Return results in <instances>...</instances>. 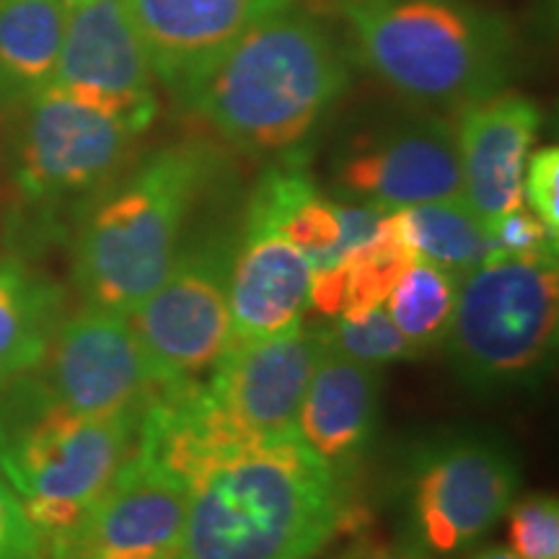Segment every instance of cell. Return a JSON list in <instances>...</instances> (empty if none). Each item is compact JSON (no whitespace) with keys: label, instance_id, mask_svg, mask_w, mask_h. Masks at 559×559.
<instances>
[{"label":"cell","instance_id":"7","mask_svg":"<svg viewBox=\"0 0 559 559\" xmlns=\"http://www.w3.org/2000/svg\"><path fill=\"white\" fill-rule=\"evenodd\" d=\"M557 330V262H487L461 277L443 347L466 389L513 394L547 379Z\"/></svg>","mask_w":559,"mask_h":559},{"label":"cell","instance_id":"24","mask_svg":"<svg viewBox=\"0 0 559 559\" xmlns=\"http://www.w3.org/2000/svg\"><path fill=\"white\" fill-rule=\"evenodd\" d=\"M324 347L342 358L360 362L368 368H386L402 360H415L419 353L402 337L389 313L379 309H370L358 317L330 319V324L319 330Z\"/></svg>","mask_w":559,"mask_h":559},{"label":"cell","instance_id":"30","mask_svg":"<svg viewBox=\"0 0 559 559\" xmlns=\"http://www.w3.org/2000/svg\"><path fill=\"white\" fill-rule=\"evenodd\" d=\"M474 559H521V557H515L513 551H510V549H498V547H492V549L479 551V555L474 557Z\"/></svg>","mask_w":559,"mask_h":559},{"label":"cell","instance_id":"28","mask_svg":"<svg viewBox=\"0 0 559 559\" xmlns=\"http://www.w3.org/2000/svg\"><path fill=\"white\" fill-rule=\"evenodd\" d=\"M0 559H45L41 539L3 474H0Z\"/></svg>","mask_w":559,"mask_h":559},{"label":"cell","instance_id":"26","mask_svg":"<svg viewBox=\"0 0 559 559\" xmlns=\"http://www.w3.org/2000/svg\"><path fill=\"white\" fill-rule=\"evenodd\" d=\"M489 236V262H557V234L526 207H515L500 218Z\"/></svg>","mask_w":559,"mask_h":559},{"label":"cell","instance_id":"5","mask_svg":"<svg viewBox=\"0 0 559 559\" xmlns=\"http://www.w3.org/2000/svg\"><path fill=\"white\" fill-rule=\"evenodd\" d=\"M138 425L79 415L34 370L0 391V474L41 547L75 526L128 464Z\"/></svg>","mask_w":559,"mask_h":559},{"label":"cell","instance_id":"3","mask_svg":"<svg viewBox=\"0 0 559 559\" xmlns=\"http://www.w3.org/2000/svg\"><path fill=\"white\" fill-rule=\"evenodd\" d=\"M221 171V153L205 140L160 145L124 166L68 236L70 277L83 304L135 309L171 270Z\"/></svg>","mask_w":559,"mask_h":559},{"label":"cell","instance_id":"18","mask_svg":"<svg viewBox=\"0 0 559 559\" xmlns=\"http://www.w3.org/2000/svg\"><path fill=\"white\" fill-rule=\"evenodd\" d=\"M247 210L283 230L309 257L313 272L342 257L345 202L326 198L300 160H275L257 181Z\"/></svg>","mask_w":559,"mask_h":559},{"label":"cell","instance_id":"19","mask_svg":"<svg viewBox=\"0 0 559 559\" xmlns=\"http://www.w3.org/2000/svg\"><path fill=\"white\" fill-rule=\"evenodd\" d=\"M415 260L400 215L391 210L360 247L349 249L330 267L313 272L311 306L326 319L358 317L379 309Z\"/></svg>","mask_w":559,"mask_h":559},{"label":"cell","instance_id":"13","mask_svg":"<svg viewBox=\"0 0 559 559\" xmlns=\"http://www.w3.org/2000/svg\"><path fill=\"white\" fill-rule=\"evenodd\" d=\"M156 73L124 0L70 5L52 86L122 117L140 132L156 122Z\"/></svg>","mask_w":559,"mask_h":559},{"label":"cell","instance_id":"11","mask_svg":"<svg viewBox=\"0 0 559 559\" xmlns=\"http://www.w3.org/2000/svg\"><path fill=\"white\" fill-rule=\"evenodd\" d=\"M34 373L86 417L140 423L160 391L128 317L88 304L66 313Z\"/></svg>","mask_w":559,"mask_h":559},{"label":"cell","instance_id":"23","mask_svg":"<svg viewBox=\"0 0 559 559\" xmlns=\"http://www.w3.org/2000/svg\"><path fill=\"white\" fill-rule=\"evenodd\" d=\"M461 277L415 260L383 300V311L419 355L443 347L456 311Z\"/></svg>","mask_w":559,"mask_h":559},{"label":"cell","instance_id":"9","mask_svg":"<svg viewBox=\"0 0 559 559\" xmlns=\"http://www.w3.org/2000/svg\"><path fill=\"white\" fill-rule=\"evenodd\" d=\"M519 461L506 443L474 432L419 445L404 466V544L430 557L477 544L513 506Z\"/></svg>","mask_w":559,"mask_h":559},{"label":"cell","instance_id":"22","mask_svg":"<svg viewBox=\"0 0 559 559\" xmlns=\"http://www.w3.org/2000/svg\"><path fill=\"white\" fill-rule=\"evenodd\" d=\"M417 260L464 277L489 262V236L464 198L396 210Z\"/></svg>","mask_w":559,"mask_h":559},{"label":"cell","instance_id":"8","mask_svg":"<svg viewBox=\"0 0 559 559\" xmlns=\"http://www.w3.org/2000/svg\"><path fill=\"white\" fill-rule=\"evenodd\" d=\"M239 223L215 221L181 243L166 277L128 317L158 389L205 381L228 347V288Z\"/></svg>","mask_w":559,"mask_h":559},{"label":"cell","instance_id":"10","mask_svg":"<svg viewBox=\"0 0 559 559\" xmlns=\"http://www.w3.org/2000/svg\"><path fill=\"white\" fill-rule=\"evenodd\" d=\"M332 185L342 200L383 213L456 200V128L430 109L368 124L340 145L332 160Z\"/></svg>","mask_w":559,"mask_h":559},{"label":"cell","instance_id":"1","mask_svg":"<svg viewBox=\"0 0 559 559\" xmlns=\"http://www.w3.org/2000/svg\"><path fill=\"white\" fill-rule=\"evenodd\" d=\"M355 521L342 479L290 432L202 461L177 559H313Z\"/></svg>","mask_w":559,"mask_h":559},{"label":"cell","instance_id":"29","mask_svg":"<svg viewBox=\"0 0 559 559\" xmlns=\"http://www.w3.org/2000/svg\"><path fill=\"white\" fill-rule=\"evenodd\" d=\"M337 559H432V557L407 547V544H389L381 539H370V536H362V539L349 544Z\"/></svg>","mask_w":559,"mask_h":559},{"label":"cell","instance_id":"21","mask_svg":"<svg viewBox=\"0 0 559 559\" xmlns=\"http://www.w3.org/2000/svg\"><path fill=\"white\" fill-rule=\"evenodd\" d=\"M66 21L60 0H0V109H16L52 86Z\"/></svg>","mask_w":559,"mask_h":559},{"label":"cell","instance_id":"14","mask_svg":"<svg viewBox=\"0 0 559 559\" xmlns=\"http://www.w3.org/2000/svg\"><path fill=\"white\" fill-rule=\"evenodd\" d=\"M461 198L489 230L523 205V171L542 130V111L521 94H500L459 111Z\"/></svg>","mask_w":559,"mask_h":559},{"label":"cell","instance_id":"25","mask_svg":"<svg viewBox=\"0 0 559 559\" xmlns=\"http://www.w3.org/2000/svg\"><path fill=\"white\" fill-rule=\"evenodd\" d=\"M510 551L521 559H559V506L551 495H528L510 506Z\"/></svg>","mask_w":559,"mask_h":559},{"label":"cell","instance_id":"20","mask_svg":"<svg viewBox=\"0 0 559 559\" xmlns=\"http://www.w3.org/2000/svg\"><path fill=\"white\" fill-rule=\"evenodd\" d=\"M66 313V290L52 277L0 254V391L39 366Z\"/></svg>","mask_w":559,"mask_h":559},{"label":"cell","instance_id":"31","mask_svg":"<svg viewBox=\"0 0 559 559\" xmlns=\"http://www.w3.org/2000/svg\"><path fill=\"white\" fill-rule=\"evenodd\" d=\"M60 3H66L70 9V5H79V3H83V0H60Z\"/></svg>","mask_w":559,"mask_h":559},{"label":"cell","instance_id":"6","mask_svg":"<svg viewBox=\"0 0 559 559\" xmlns=\"http://www.w3.org/2000/svg\"><path fill=\"white\" fill-rule=\"evenodd\" d=\"M5 171L16 194L24 247L70 236L83 207L130 164L143 135L122 117L45 88L11 109Z\"/></svg>","mask_w":559,"mask_h":559},{"label":"cell","instance_id":"17","mask_svg":"<svg viewBox=\"0 0 559 559\" xmlns=\"http://www.w3.org/2000/svg\"><path fill=\"white\" fill-rule=\"evenodd\" d=\"M381 412V370L342 358L321 342V353L298 409V436L345 479L373 443Z\"/></svg>","mask_w":559,"mask_h":559},{"label":"cell","instance_id":"12","mask_svg":"<svg viewBox=\"0 0 559 559\" xmlns=\"http://www.w3.org/2000/svg\"><path fill=\"white\" fill-rule=\"evenodd\" d=\"M190 481L138 451L75 526L45 547V559H177Z\"/></svg>","mask_w":559,"mask_h":559},{"label":"cell","instance_id":"27","mask_svg":"<svg viewBox=\"0 0 559 559\" xmlns=\"http://www.w3.org/2000/svg\"><path fill=\"white\" fill-rule=\"evenodd\" d=\"M523 202L531 213L559 236V151H536L523 171Z\"/></svg>","mask_w":559,"mask_h":559},{"label":"cell","instance_id":"2","mask_svg":"<svg viewBox=\"0 0 559 559\" xmlns=\"http://www.w3.org/2000/svg\"><path fill=\"white\" fill-rule=\"evenodd\" d=\"M347 86L340 47L317 19L290 3L243 32L179 102L234 148L300 160Z\"/></svg>","mask_w":559,"mask_h":559},{"label":"cell","instance_id":"15","mask_svg":"<svg viewBox=\"0 0 559 559\" xmlns=\"http://www.w3.org/2000/svg\"><path fill=\"white\" fill-rule=\"evenodd\" d=\"M153 73L185 94L257 21L293 0H124Z\"/></svg>","mask_w":559,"mask_h":559},{"label":"cell","instance_id":"16","mask_svg":"<svg viewBox=\"0 0 559 559\" xmlns=\"http://www.w3.org/2000/svg\"><path fill=\"white\" fill-rule=\"evenodd\" d=\"M313 264L283 230L243 207L230 264L228 342L257 340L296 324L311 306Z\"/></svg>","mask_w":559,"mask_h":559},{"label":"cell","instance_id":"4","mask_svg":"<svg viewBox=\"0 0 559 559\" xmlns=\"http://www.w3.org/2000/svg\"><path fill=\"white\" fill-rule=\"evenodd\" d=\"M362 66L425 109H456L506 91L508 24L459 0H347Z\"/></svg>","mask_w":559,"mask_h":559}]
</instances>
